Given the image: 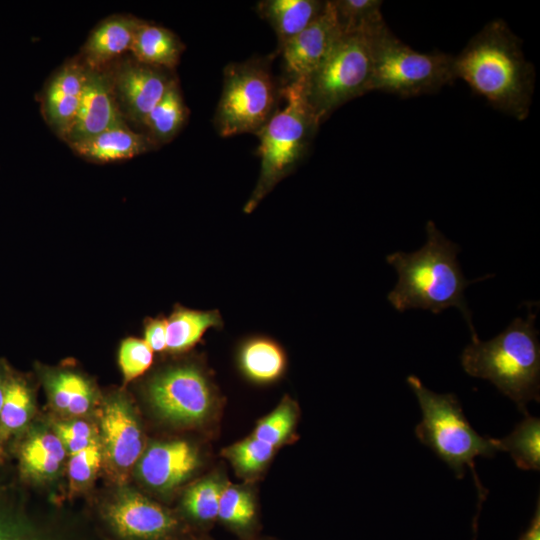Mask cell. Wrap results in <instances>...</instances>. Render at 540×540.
Returning <instances> with one entry per match:
<instances>
[{
	"label": "cell",
	"mask_w": 540,
	"mask_h": 540,
	"mask_svg": "<svg viewBox=\"0 0 540 540\" xmlns=\"http://www.w3.org/2000/svg\"><path fill=\"white\" fill-rule=\"evenodd\" d=\"M407 383L422 411V419L415 427L419 441L445 462L458 479L465 476L466 468L471 469L477 490H484L474 463L477 457L491 458L498 452L495 438L483 437L473 429L454 393L431 391L414 375L408 376Z\"/></svg>",
	"instance_id": "obj_5"
},
{
	"label": "cell",
	"mask_w": 540,
	"mask_h": 540,
	"mask_svg": "<svg viewBox=\"0 0 540 540\" xmlns=\"http://www.w3.org/2000/svg\"><path fill=\"white\" fill-rule=\"evenodd\" d=\"M223 487L214 479H205L193 485L183 499V507L188 516L201 523L217 519Z\"/></svg>",
	"instance_id": "obj_30"
},
{
	"label": "cell",
	"mask_w": 540,
	"mask_h": 540,
	"mask_svg": "<svg viewBox=\"0 0 540 540\" xmlns=\"http://www.w3.org/2000/svg\"><path fill=\"white\" fill-rule=\"evenodd\" d=\"M384 26L370 32H343L323 63L302 79L307 102L320 124L341 105L370 92L373 40Z\"/></svg>",
	"instance_id": "obj_6"
},
{
	"label": "cell",
	"mask_w": 540,
	"mask_h": 540,
	"mask_svg": "<svg viewBox=\"0 0 540 540\" xmlns=\"http://www.w3.org/2000/svg\"><path fill=\"white\" fill-rule=\"evenodd\" d=\"M49 401L58 412L82 416L91 411L96 402L93 384L80 373L69 370L42 373Z\"/></svg>",
	"instance_id": "obj_18"
},
{
	"label": "cell",
	"mask_w": 540,
	"mask_h": 540,
	"mask_svg": "<svg viewBox=\"0 0 540 540\" xmlns=\"http://www.w3.org/2000/svg\"><path fill=\"white\" fill-rule=\"evenodd\" d=\"M153 144L149 137L132 131L125 124L69 143L77 154L101 163L133 158L151 149Z\"/></svg>",
	"instance_id": "obj_17"
},
{
	"label": "cell",
	"mask_w": 540,
	"mask_h": 540,
	"mask_svg": "<svg viewBox=\"0 0 540 540\" xmlns=\"http://www.w3.org/2000/svg\"><path fill=\"white\" fill-rule=\"evenodd\" d=\"M282 99L283 106L256 133L261 168L257 184L243 208L247 214L299 164L320 126L307 102L302 79L283 84Z\"/></svg>",
	"instance_id": "obj_4"
},
{
	"label": "cell",
	"mask_w": 540,
	"mask_h": 540,
	"mask_svg": "<svg viewBox=\"0 0 540 540\" xmlns=\"http://www.w3.org/2000/svg\"><path fill=\"white\" fill-rule=\"evenodd\" d=\"M103 461L100 443L91 445L73 455L68 463L69 486L72 491H80L94 480Z\"/></svg>",
	"instance_id": "obj_34"
},
{
	"label": "cell",
	"mask_w": 540,
	"mask_h": 540,
	"mask_svg": "<svg viewBox=\"0 0 540 540\" xmlns=\"http://www.w3.org/2000/svg\"><path fill=\"white\" fill-rule=\"evenodd\" d=\"M238 364L243 374L256 383H271L284 373L287 359L284 350L265 336H252L241 344Z\"/></svg>",
	"instance_id": "obj_22"
},
{
	"label": "cell",
	"mask_w": 540,
	"mask_h": 540,
	"mask_svg": "<svg viewBox=\"0 0 540 540\" xmlns=\"http://www.w3.org/2000/svg\"><path fill=\"white\" fill-rule=\"evenodd\" d=\"M106 516L118 535L131 540H163L179 525L169 511L130 490L120 492L110 502Z\"/></svg>",
	"instance_id": "obj_12"
},
{
	"label": "cell",
	"mask_w": 540,
	"mask_h": 540,
	"mask_svg": "<svg viewBox=\"0 0 540 540\" xmlns=\"http://www.w3.org/2000/svg\"><path fill=\"white\" fill-rule=\"evenodd\" d=\"M54 433L60 439L65 451L73 455L91 445L100 443L97 428L84 420H68L58 422Z\"/></svg>",
	"instance_id": "obj_35"
},
{
	"label": "cell",
	"mask_w": 540,
	"mask_h": 540,
	"mask_svg": "<svg viewBox=\"0 0 540 540\" xmlns=\"http://www.w3.org/2000/svg\"><path fill=\"white\" fill-rule=\"evenodd\" d=\"M519 540H540V500L537 499L536 509L528 529Z\"/></svg>",
	"instance_id": "obj_38"
},
{
	"label": "cell",
	"mask_w": 540,
	"mask_h": 540,
	"mask_svg": "<svg viewBox=\"0 0 540 540\" xmlns=\"http://www.w3.org/2000/svg\"><path fill=\"white\" fill-rule=\"evenodd\" d=\"M0 540H30L0 511Z\"/></svg>",
	"instance_id": "obj_37"
},
{
	"label": "cell",
	"mask_w": 540,
	"mask_h": 540,
	"mask_svg": "<svg viewBox=\"0 0 540 540\" xmlns=\"http://www.w3.org/2000/svg\"><path fill=\"white\" fill-rule=\"evenodd\" d=\"M141 20L132 17H113L103 21L89 36L84 54L90 68L106 63L130 50Z\"/></svg>",
	"instance_id": "obj_24"
},
{
	"label": "cell",
	"mask_w": 540,
	"mask_h": 540,
	"mask_svg": "<svg viewBox=\"0 0 540 540\" xmlns=\"http://www.w3.org/2000/svg\"><path fill=\"white\" fill-rule=\"evenodd\" d=\"M153 352L167 348L166 318H149L144 324V339Z\"/></svg>",
	"instance_id": "obj_36"
},
{
	"label": "cell",
	"mask_w": 540,
	"mask_h": 540,
	"mask_svg": "<svg viewBox=\"0 0 540 540\" xmlns=\"http://www.w3.org/2000/svg\"><path fill=\"white\" fill-rule=\"evenodd\" d=\"M324 5L325 1L317 0H263L258 2L256 10L273 28L279 50L309 25Z\"/></svg>",
	"instance_id": "obj_19"
},
{
	"label": "cell",
	"mask_w": 540,
	"mask_h": 540,
	"mask_svg": "<svg viewBox=\"0 0 540 540\" xmlns=\"http://www.w3.org/2000/svg\"><path fill=\"white\" fill-rule=\"evenodd\" d=\"M426 235V243L419 250L397 251L386 257L398 275L388 301L399 312L422 309L438 314L456 307L467 322L471 337H476L464 292L481 278H465L457 259L459 245L446 238L433 221L427 222Z\"/></svg>",
	"instance_id": "obj_2"
},
{
	"label": "cell",
	"mask_w": 540,
	"mask_h": 540,
	"mask_svg": "<svg viewBox=\"0 0 540 540\" xmlns=\"http://www.w3.org/2000/svg\"><path fill=\"white\" fill-rule=\"evenodd\" d=\"M453 69L456 79L465 81L496 110L518 121L528 117L535 69L505 21L495 19L475 34L454 56Z\"/></svg>",
	"instance_id": "obj_1"
},
{
	"label": "cell",
	"mask_w": 540,
	"mask_h": 540,
	"mask_svg": "<svg viewBox=\"0 0 540 540\" xmlns=\"http://www.w3.org/2000/svg\"><path fill=\"white\" fill-rule=\"evenodd\" d=\"M282 87L275 81L268 60L227 65L214 117L217 132L222 137L256 134L277 109Z\"/></svg>",
	"instance_id": "obj_8"
},
{
	"label": "cell",
	"mask_w": 540,
	"mask_h": 540,
	"mask_svg": "<svg viewBox=\"0 0 540 540\" xmlns=\"http://www.w3.org/2000/svg\"><path fill=\"white\" fill-rule=\"evenodd\" d=\"M498 451L510 454L516 466L522 470H540V419L525 415L504 438L495 439Z\"/></svg>",
	"instance_id": "obj_27"
},
{
	"label": "cell",
	"mask_w": 540,
	"mask_h": 540,
	"mask_svg": "<svg viewBox=\"0 0 540 540\" xmlns=\"http://www.w3.org/2000/svg\"><path fill=\"white\" fill-rule=\"evenodd\" d=\"M130 51L139 63L172 69L179 62L183 44L170 30L141 21Z\"/></svg>",
	"instance_id": "obj_25"
},
{
	"label": "cell",
	"mask_w": 540,
	"mask_h": 540,
	"mask_svg": "<svg viewBox=\"0 0 540 540\" xmlns=\"http://www.w3.org/2000/svg\"><path fill=\"white\" fill-rule=\"evenodd\" d=\"M199 464L195 448L176 440L151 445L137 462V473L149 487L167 491L184 482Z\"/></svg>",
	"instance_id": "obj_14"
},
{
	"label": "cell",
	"mask_w": 540,
	"mask_h": 540,
	"mask_svg": "<svg viewBox=\"0 0 540 540\" xmlns=\"http://www.w3.org/2000/svg\"><path fill=\"white\" fill-rule=\"evenodd\" d=\"M256 510L252 496L245 490L223 487L218 509V519L233 530L247 532L255 523Z\"/></svg>",
	"instance_id": "obj_29"
},
{
	"label": "cell",
	"mask_w": 540,
	"mask_h": 540,
	"mask_svg": "<svg viewBox=\"0 0 540 540\" xmlns=\"http://www.w3.org/2000/svg\"><path fill=\"white\" fill-rule=\"evenodd\" d=\"M9 370L8 365L3 360H0V411L5 398Z\"/></svg>",
	"instance_id": "obj_39"
},
{
	"label": "cell",
	"mask_w": 540,
	"mask_h": 540,
	"mask_svg": "<svg viewBox=\"0 0 540 540\" xmlns=\"http://www.w3.org/2000/svg\"><path fill=\"white\" fill-rule=\"evenodd\" d=\"M275 447L255 438H246L225 450V456L243 474L262 469L270 460Z\"/></svg>",
	"instance_id": "obj_31"
},
{
	"label": "cell",
	"mask_w": 540,
	"mask_h": 540,
	"mask_svg": "<svg viewBox=\"0 0 540 540\" xmlns=\"http://www.w3.org/2000/svg\"><path fill=\"white\" fill-rule=\"evenodd\" d=\"M342 33L332 1H325L321 13L277 51L282 56L285 83L310 76L329 55Z\"/></svg>",
	"instance_id": "obj_10"
},
{
	"label": "cell",
	"mask_w": 540,
	"mask_h": 540,
	"mask_svg": "<svg viewBox=\"0 0 540 540\" xmlns=\"http://www.w3.org/2000/svg\"><path fill=\"white\" fill-rule=\"evenodd\" d=\"M148 396L160 415L185 424L204 420L214 402L209 380L194 365L175 366L157 374L149 383Z\"/></svg>",
	"instance_id": "obj_9"
},
{
	"label": "cell",
	"mask_w": 540,
	"mask_h": 540,
	"mask_svg": "<svg viewBox=\"0 0 540 540\" xmlns=\"http://www.w3.org/2000/svg\"><path fill=\"white\" fill-rule=\"evenodd\" d=\"M295 423L293 405L285 400L256 426L253 437L276 447L292 432Z\"/></svg>",
	"instance_id": "obj_33"
},
{
	"label": "cell",
	"mask_w": 540,
	"mask_h": 540,
	"mask_svg": "<svg viewBox=\"0 0 540 540\" xmlns=\"http://www.w3.org/2000/svg\"><path fill=\"white\" fill-rule=\"evenodd\" d=\"M102 451L113 474L125 478L142 455L143 436L132 406L120 395L101 410Z\"/></svg>",
	"instance_id": "obj_11"
},
{
	"label": "cell",
	"mask_w": 540,
	"mask_h": 540,
	"mask_svg": "<svg viewBox=\"0 0 540 540\" xmlns=\"http://www.w3.org/2000/svg\"><path fill=\"white\" fill-rule=\"evenodd\" d=\"M34 410V395L28 381L10 369L0 411V464L9 442L26 429Z\"/></svg>",
	"instance_id": "obj_21"
},
{
	"label": "cell",
	"mask_w": 540,
	"mask_h": 540,
	"mask_svg": "<svg viewBox=\"0 0 540 540\" xmlns=\"http://www.w3.org/2000/svg\"><path fill=\"white\" fill-rule=\"evenodd\" d=\"M152 362L153 351L143 339L131 337L122 341L118 351V364L124 384L143 375Z\"/></svg>",
	"instance_id": "obj_32"
},
{
	"label": "cell",
	"mask_w": 540,
	"mask_h": 540,
	"mask_svg": "<svg viewBox=\"0 0 540 540\" xmlns=\"http://www.w3.org/2000/svg\"><path fill=\"white\" fill-rule=\"evenodd\" d=\"M66 451L54 432L34 430L19 448L21 473L29 479H52L59 471Z\"/></svg>",
	"instance_id": "obj_20"
},
{
	"label": "cell",
	"mask_w": 540,
	"mask_h": 540,
	"mask_svg": "<svg viewBox=\"0 0 540 540\" xmlns=\"http://www.w3.org/2000/svg\"><path fill=\"white\" fill-rule=\"evenodd\" d=\"M454 56L419 52L398 39L385 25L374 36L370 92L410 98L434 93L456 78Z\"/></svg>",
	"instance_id": "obj_7"
},
{
	"label": "cell",
	"mask_w": 540,
	"mask_h": 540,
	"mask_svg": "<svg viewBox=\"0 0 540 540\" xmlns=\"http://www.w3.org/2000/svg\"><path fill=\"white\" fill-rule=\"evenodd\" d=\"M87 69L69 63L51 80L46 92V112L50 123L64 137L71 128L83 94Z\"/></svg>",
	"instance_id": "obj_16"
},
{
	"label": "cell",
	"mask_w": 540,
	"mask_h": 540,
	"mask_svg": "<svg viewBox=\"0 0 540 540\" xmlns=\"http://www.w3.org/2000/svg\"><path fill=\"white\" fill-rule=\"evenodd\" d=\"M188 117V109L175 79L156 106L145 117L144 125L150 139L160 142L171 140L183 127Z\"/></svg>",
	"instance_id": "obj_26"
},
{
	"label": "cell",
	"mask_w": 540,
	"mask_h": 540,
	"mask_svg": "<svg viewBox=\"0 0 540 540\" xmlns=\"http://www.w3.org/2000/svg\"><path fill=\"white\" fill-rule=\"evenodd\" d=\"M536 316L530 308L525 318H515L504 331L488 341L471 337L460 356L468 375L490 381L524 415L529 414L528 403L540 399V343Z\"/></svg>",
	"instance_id": "obj_3"
},
{
	"label": "cell",
	"mask_w": 540,
	"mask_h": 540,
	"mask_svg": "<svg viewBox=\"0 0 540 540\" xmlns=\"http://www.w3.org/2000/svg\"><path fill=\"white\" fill-rule=\"evenodd\" d=\"M332 3L344 33L375 31L386 24L380 0H335Z\"/></svg>",
	"instance_id": "obj_28"
},
{
	"label": "cell",
	"mask_w": 540,
	"mask_h": 540,
	"mask_svg": "<svg viewBox=\"0 0 540 540\" xmlns=\"http://www.w3.org/2000/svg\"><path fill=\"white\" fill-rule=\"evenodd\" d=\"M223 326L218 310H195L176 306L166 318V351L182 353L193 348L211 328Z\"/></svg>",
	"instance_id": "obj_23"
},
{
	"label": "cell",
	"mask_w": 540,
	"mask_h": 540,
	"mask_svg": "<svg viewBox=\"0 0 540 540\" xmlns=\"http://www.w3.org/2000/svg\"><path fill=\"white\" fill-rule=\"evenodd\" d=\"M113 77L95 68L87 69L76 118L64 138L69 143L125 124L115 103Z\"/></svg>",
	"instance_id": "obj_13"
},
{
	"label": "cell",
	"mask_w": 540,
	"mask_h": 540,
	"mask_svg": "<svg viewBox=\"0 0 540 540\" xmlns=\"http://www.w3.org/2000/svg\"><path fill=\"white\" fill-rule=\"evenodd\" d=\"M173 79L161 68L136 61L123 65L113 77V83L130 117L142 124L166 93Z\"/></svg>",
	"instance_id": "obj_15"
}]
</instances>
